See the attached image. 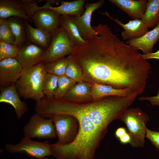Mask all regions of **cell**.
I'll use <instances>...</instances> for the list:
<instances>
[{
	"mask_svg": "<svg viewBox=\"0 0 159 159\" xmlns=\"http://www.w3.org/2000/svg\"><path fill=\"white\" fill-rule=\"evenodd\" d=\"M97 32L86 43L75 45L71 54L80 67L82 81L129 89L138 95L144 92L150 63L138 50L121 40L107 25L93 26Z\"/></svg>",
	"mask_w": 159,
	"mask_h": 159,
	"instance_id": "obj_1",
	"label": "cell"
},
{
	"mask_svg": "<svg viewBox=\"0 0 159 159\" xmlns=\"http://www.w3.org/2000/svg\"><path fill=\"white\" fill-rule=\"evenodd\" d=\"M52 110L54 115L74 117L79 124L77 134L72 143L51 144L52 156L56 159H94L108 125L121 115L115 107L102 100L76 104L57 99L53 103Z\"/></svg>",
	"mask_w": 159,
	"mask_h": 159,
	"instance_id": "obj_2",
	"label": "cell"
},
{
	"mask_svg": "<svg viewBox=\"0 0 159 159\" xmlns=\"http://www.w3.org/2000/svg\"><path fill=\"white\" fill-rule=\"evenodd\" d=\"M47 73L43 62L32 66L24 68L15 84L20 97L24 100L32 99L36 102L44 97L43 85Z\"/></svg>",
	"mask_w": 159,
	"mask_h": 159,
	"instance_id": "obj_3",
	"label": "cell"
},
{
	"mask_svg": "<svg viewBox=\"0 0 159 159\" xmlns=\"http://www.w3.org/2000/svg\"><path fill=\"white\" fill-rule=\"evenodd\" d=\"M120 119L126 125L131 138L130 144L135 148L143 147L146 138V125L150 120L148 115L139 107H128Z\"/></svg>",
	"mask_w": 159,
	"mask_h": 159,
	"instance_id": "obj_4",
	"label": "cell"
},
{
	"mask_svg": "<svg viewBox=\"0 0 159 159\" xmlns=\"http://www.w3.org/2000/svg\"><path fill=\"white\" fill-rule=\"evenodd\" d=\"M39 6L33 0H0V18H21L33 22L32 17Z\"/></svg>",
	"mask_w": 159,
	"mask_h": 159,
	"instance_id": "obj_5",
	"label": "cell"
},
{
	"mask_svg": "<svg viewBox=\"0 0 159 159\" xmlns=\"http://www.w3.org/2000/svg\"><path fill=\"white\" fill-rule=\"evenodd\" d=\"M75 45L60 26L52 34L51 42L44 54L42 62H52L70 55Z\"/></svg>",
	"mask_w": 159,
	"mask_h": 159,
	"instance_id": "obj_6",
	"label": "cell"
},
{
	"mask_svg": "<svg viewBox=\"0 0 159 159\" xmlns=\"http://www.w3.org/2000/svg\"><path fill=\"white\" fill-rule=\"evenodd\" d=\"M5 147L10 153H22L36 158L52 155L51 144L47 140L43 142L34 141L24 136L18 143L6 144Z\"/></svg>",
	"mask_w": 159,
	"mask_h": 159,
	"instance_id": "obj_7",
	"label": "cell"
},
{
	"mask_svg": "<svg viewBox=\"0 0 159 159\" xmlns=\"http://www.w3.org/2000/svg\"><path fill=\"white\" fill-rule=\"evenodd\" d=\"M24 136L39 139L57 137L52 118H45L36 113L30 117L23 129Z\"/></svg>",
	"mask_w": 159,
	"mask_h": 159,
	"instance_id": "obj_8",
	"label": "cell"
},
{
	"mask_svg": "<svg viewBox=\"0 0 159 159\" xmlns=\"http://www.w3.org/2000/svg\"><path fill=\"white\" fill-rule=\"evenodd\" d=\"M52 118L58 138L56 143L66 145L72 143L79 130V124L77 119L72 115L67 114L56 115Z\"/></svg>",
	"mask_w": 159,
	"mask_h": 159,
	"instance_id": "obj_9",
	"label": "cell"
},
{
	"mask_svg": "<svg viewBox=\"0 0 159 159\" xmlns=\"http://www.w3.org/2000/svg\"><path fill=\"white\" fill-rule=\"evenodd\" d=\"M104 2V0H101L93 3H87L85 5V10L82 16H70L85 40L92 38L97 34V32L91 25L92 14L95 10L101 7Z\"/></svg>",
	"mask_w": 159,
	"mask_h": 159,
	"instance_id": "obj_10",
	"label": "cell"
},
{
	"mask_svg": "<svg viewBox=\"0 0 159 159\" xmlns=\"http://www.w3.org/2000/svg\"><path fill=\"white\" fill-rule=\"evenodd\" d=\"M60 16L52 9L39 6L32 19L36 28L52 34L60 26Z\"/></svg>",
	"mask_w": 159,
	"mask_h": 159,
	"instance_id": "obj_11",
	"label": "cell"
},
{
	"mask_svg": "<svg viewBox=\"0 0 159 159\" xmlns=\"http://www.w3.org/2000/svg\"><path fill=\"white\" fill-rule=\"evenodd\" d=\"M24 67L15 58L0 60V89L15 85Z\"/></svg>",
	"mask_w": 159,
	"mask_h": 159,
	"instance_id": "obj_12",
	"label": "cell"
},
{
	"mask_svg": "<svg viewBox=\"0 0 159 159\" xmlns=\"http://www.w3.org/2000/svg\"><path fill=\"white\" fill-rule=\"evenodd\" d=\"M46 49L29 42L19 48L18 55L15 59L24 68L32 66L42 62Z\"/></svg>",
	"mask_w": 159,
	"mask_h": 159,
	"instance_id": "obj_13",
	"label": "cell"
},
{
	"mask_svg": "<svg viewBox=\"0 0 159 159\" xmlns=\"http://www.w3.org/2000/svg\"><path fill=\"white\" fill-rule=\"evenodd\" d=\"M99 13L106 16L123 28L121 34L124 40L127 41L139 38L148 31V28L141 19L130 20L127 23L124 24L117 18L112 17L107 12Z\"/></svg>",
	"mask_w": 159,
	"mask_h": 159,
	"instance_id": "obj_14",
	"label": "cell"
},
{
	"mask_svg": "<svg viewBox=\"0 0 159 159\" xmlns=\"http://www.w3.org/2000/svg\"><path fill=\"white\" fill-rule=\"evenodd\" d=\"M92 84L83 81L77 82L62 99L72 103L83 104L94 101L91 89Z\"/></svg>",
	"mask_w": 159,
	"mask_h": 159,
	"instance_id": "obj_15",
	"label": "cell"
},
{
	"mask_svg": "<svg viewBox=\"0 0 159 159\" xmlns=\"http://www.w3.org/2000/svg\"><path fill=\"white\" fill-rule=\"evenodd\" d=\"M0 102L9 104L14 108L17 118L20 120L28 110L26 102L21 100L15 85L0 90Z\"/></svg>",
	"mask_w": 159,
	"mask_h": 159,
	"instance_id": "obj_16",
	"label": "cell"
},
{
	"mask_svg": "<svg viewBox=\"0 0 159 159\" xmlns=\"http://www.w3.org/2000/svg\"><path fill=\"white\" fill-rule=\"evenodd\" d=\"M159 39V23L152 30L142 37L127 41L125 43L136 49L141 50L143 54L153 52L154 45Z\"/></svg>",
	"mask_w": 159,
	"mask_h": 159,
	"instance_id": "obj_17",
	"label": "cell"
},
{
	"mask_svg": "<svg viewBox=\"0 0 159 159\" xmlns=\"http://www.w3.org/2000/svg\"><path fill=\"white\" fill-rule=\"evenodd\" d=\"M133 19H141L146 10V0H109Z\"/></svg>",
	"mask_w": 159,
	"mask_h": 159,
	"instance_id": "obj_18",
	"label": "cell"
},
{
	"mask_svg": "<svg viewBox=\"0 0 159 159\" xmlns=\"http://www.w3.org/2000/svg\"><path fill=\"white\" fill-rule=\"evenodd\" d=\"M85 1V0L61 1L60 5L58 6H53L46 3L43 6L40 7L52 9L60 15L79 16L83 14L85 10L84 8Z\"/></svg>",
	"mask_w": 159,
	"mask_h": 159,
	"instance_id": "obj_19",
	"label": "cell"
},
{
	"mask_svg": "<svg viewBox=\"0 0 159 159\" xmlns=\"http://www.w3.org/2000/svg\"><path fill=\"white\" fill-rule=\"evenodd\" d=\"M92 96L94 101L110 96L127 97L138 95L129 89H119L105 85L93 84L91 89Z\"/></svg>",
	"mask_w": 159,
	"mask_h": 159,
	"instance_id": "obj_20",
	"label": "cell"
},
{
	"mask_svg": "<svg viewBox=\"0 0 159 159\" xmlns=\"http://www.w3.org/2000/svg\"><path fill=\"white\" fill-rule=\"evenodd\" d=\"M27 39L29 42L47 49L51 42L52 34L32 26L28 21L24 20Z\"/></svg>",
	"mask_w": 159,
	"mask_h": 159,
	"instance_id": "obj_21",
	"label": "cell"
},
{
	"mask_svg": "<svg viewBox=\"0 0 159 159\" xmlns=\"http://www.w3.org/2000/svg\"><path fill=\"white\" fill-rule=\"evenodd\" d=\"M60 23V26L75 45H82L86 43V40L81 36L77 26L72 20L70 16L61 15Z\"/></svg>",
	"mask_w": 159,
	"mask_h": 159,
	"instance_id": "obj_22",
	"label": "cell"
},
{
	"mask_svg": "<svg viewBox=\"0 0 159 159\" xmlns=\"http://www.w3.org/2000/svg\"><path fill=\"white\" fill-rule=\"evenodd\" d=\"M6 19L14 37V44L20 48L27 39L24 20L16 17Z\"/></svg>",
	"mask_w": 159,
	"mask_h": 159,
	"instance_id": "obj_23",
	"label": "cell"
},
{
	"mask_svg": "<svg viewBox=\"0 0 159 159\" xmlns=\"http://www.w3.org/2000/svg\"><path fill=\"white\" fill-rule=\"evenodd\" d=\"M148 28L159 23V0H148L145 11L141 19Z\"/></svg>",
	"mask_w": 159,
	"mask_h": 159,
	"instance_id": "obj_24",
	"label": "cell"
},
{
	"mask_svg": "<svg viewBox=\"0 0 159 159\" xmlns=\"http://www.w3.org/2000/svg\"><path fill=\"white\" fill-rule=\"evenodd\" d=\"M68 62V58L63 57L54 61L44 64V67L47 73L58 76L65 75Z\"/></svg>",
	"mask_w": 159,
	"mask_h": 159,
	"instance_id": "obj_25",
	"label": "cell"
},
{
	"mask_svg": "<svg viewBox=\"0 0 159 159\" xmlns=\"http://www.w3.org/2000/svg\"><path fill=\"white\" fill-rule=\"evenodd\" d=\"M76 82L65 75L58 76L57 87L54 97L57 99H62Z\"/></svg>",
	"mask_w": 159,
	"mask_h": 159,
	"instance_id": "obj_26",
	"label": "cell"
},
{
	"mask_svg": "<svg viewBox=\"0 0 159 159\" xmlns=\"http://www.w3.org/2000/svg\"><path fill=\"white\" fill-rule=\"evenodd\" d=\"M68 62L65 75L77 82L82 81V72L80 65L74 61L71 55L68 57Z\"/></svg>",
	"mask_w": 159,
	"mask_h": 159,
	"instance_id": "obj_27",
	"label": "cell"
},
{
	"mask_svg": "<svg viewBox=\"0 0 159 159\" xmlns=\"http://www.w3.org/2000/svg\"><path fill=\"white\" fill-rule=\"evenodd\" d=\"M58 78L57 76L47 73L43 85V92L45 96L54 97L57 87Z\"/></svg>",
	"mask_w": 159,
	"mask_h": 159,
	"instance_id": "obj_28",
	"label": "cell"
},
{
	"mask_svg": "<svg viewBox=\"0 0 159 159\" xmlns=\"http://www.w3.org/2000/svg\"><path fill=\"white\" fill-rule=\"evenodd\" d=\"M19 48L16 45L0 41V60L9 58H15Z\"/></svg>",
	"mask_w": 159,
	"mask_h": 159,
	"instance_id": "obj_29",
	"label": "cell"
},
{
	"mask_svg": "<svg viewBox=\"0 0 159 159\" xmlns=\"http://www.w3.org/2000/svg\"><path fill=\"white\" fill-rule=\"evenodd\" d=\"M0 41L14 44V37L6 19L0 18Z\"/></svg>",
	"mask_w": 159,
	"mask_h": 159,
	"instance_id": "obj_30",
	"label": "cell"
},
{
	"mask_svg": "<svg viewBox=\"0 0 159 159\" xmlns=\"http://www.w3.org/2000/svg\"><path fill=\"white\" fill-rule=\"evenodd\" d=\"M146 138L159 150V131H152L146 128Z\"/></svg>",
	"mask_w": 159,
	"mask_h": 159,
	"instance_id": "obj_31",
	"label": "cell"
},
{
	"mask_svg": "<svg viewBox=\"0 0 159 159\" xmlns=\"http://www.w3.org/2000/svg\"><path fill=\"white\" fill-rule=\"evenodd\" d=\"M140 100H147L150 102L152 106L157 105L159 106V89L157 95L152 97H141L138 98Z\"/></svg>",
	"mask_w": 159,
	"mask_h": 159,
	"instance_id": "obj_32",
	"label": "cell"
},
{
	"mask_svg": "<svg viewBox=\"0 0 159 159\" xmlns=\"http://www.w3.org/2000/svg\"><path fill=\"white\" fill-rule=\"evenodd\" d=\"M143 58L147 60L151 59H159V50L155 52H152L146 54H143Z\"/></svg>",
	"mask_w": 159,
	"mask_h": 159,
	"instance_id": "obj_33",
	"label": "cell"
},
{
	"mask_svg": "<svg viewBox=\"0 0 159 159\" xmlns=\"http://www.w3.org/2000/svg\"><path fill=\"white\" fill-rule=\"evenodd\" d=\"M119 140L120 142L122 144H130L131 141V138L130 134L127 132L124 135L119 139Z\"/></svg>",
	"mask_w": 159,
	"mask_h": 159,
	"instance_id": "obj_34",
	"label": "cell"
},
{
	"mask_svg": "<svg viewBox=\"0 0 159 159\" xmlns=\"http://www.w3.org/2000/svg\"><path fill=\"white\" fill-rule=\"evenodd\" d=\"M127 132L125 128L121 127L118 128L115 131V135L118 139L124 135Z\"/></svg>",
	"mask_w": 159,
	"mask_h": 159,
	"instance_id": "obj_35",
	"label": "cell"
},
{
	"mask_svg": "<svg viewBox=\"0 0 159 159\" xmlns=\"http://www.w3.org/2000/svg\"><path fill=\"white\" fill-rule=\"evenodd\" d=\"M36 159H49L48 158H46V157H44V158H36Z\"/></svg>",
	"mask_w": 159,
	"mask_h": 159,
	"instance_id": "obj_36",
	"label": "cell"
}]
</instances>
